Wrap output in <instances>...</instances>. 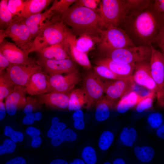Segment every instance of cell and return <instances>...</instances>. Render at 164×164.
<instances>
[{"label": "cell", "instance_id": "cell-50", "mask_svg": "<svg viewBox=\"0 0 164 164\" xmlns=\"http://www.w3.org/2000/svg\"><path fill=\"white\" fill-rule=\"evenodd\" d=\"M26 133L32 138L37 136H39L41 134L40 130L33 126H29L26 129Z\"/></svg>", "mask_w": 164, "mask_h": 164}, {"label": "cell", "instance_id": "cell-36", "mask_svg": "<svg viewBox=\"0 0 164 164\" xmlns=\"http://www.w3.org/2000/svg\"><path fill=\"white\" fill-rule=\"evenodd\" d=\"M149 8L161 25L164 24V0L152 1Z\"/></svg>", "mask_w": 164, "mask_h": 164}, {"label": "cell", "instance_id": "cell-13", "mask_svg": "<svg viewBox=\"0 0 164 164\" xmlns=\"http://www.w3.org/2000/svg\"><path fill=\"white\" fill-rule=\"evenodd\" d=\"M37 62L45 72L50 76L68 73L78 70L75 63L71 59L55 60L39 58Z\"/></svg>", "mask_w": 164, "mask_h": 164}, {"label": "cell", "instance_id": "cell-56", "mask_svg": "<svg viewBox=\"0 0 164 164\" xmlns=\"http://www.w3.org/2000/svg\"><path fill=\"white\" fill-rule=\"evenodd\" d=\"M156 135L159 138L164 140V123L157 129Z\"/></svg>", "mask_w": 164, "mask_h": 164}, {"label": "cell", "instance_id": "cell-51", "mask_svg": "<svg viewBox=\"0 0 164 164\" xmlns=\"http://www.w3.org/2000/svg\"><path fill=\"white\" fill-rule=\"evenodd\" d=\"M25 159L21 156L15 157L8 161L5 164H26Z\"/></svg>", "mask_w": 164, "mask_h": 164}, {"label": "cell", "instance_id": "cell-45", "mask_svg": "<svg viewBox=\"0 0 164 164\" xmlns=\"http://www.w3.org/2000/svg\"><path fill=\"white\" fill-rule=\"evenodd\" d=\"M42 114L40 112L32 113L26 115L22 119L23 123L25 125H30L33 124L35 121H38L42 118Z\"/></svg>", "mask_w": 164, "mask_h": 164}, {"label": "cell", "instance_id": "cell-14", "mask_svg": "<svg viewBox=\"0 0 164 164\" xmlns=\"http://www.w3.org/2000/svg\"><path fill=\"white\" fill-rule=\"evenodd\" d=\"M135 83L156 93L157 87L151 72L149 62L144 61L135 63L132 76Z\"/></svg>", "mask_w": 164, "mask_h": 164}, {"label": "cell", "instance_id": "cell-3", "mask_svg": "<svg viewBox=\"0 0 164 164\" xmlns=\"http://www.w3.org/2000/svg\"><path fill=\"white\" fill-rule=\"evenodd\" d=\"M68 30L60 20L50 23L33 39L28 54L34 51L38 53L49 47L63 43Z\"/></svg>", "mask_w": 164, "mask_h": 164}, {"label": "cell", "instance_id": "cell-54", "mask_svg": "<svg viewBox=\"0 0 164 164\" xmlns=\"http://www.w3.org/2000/svg\"><path fill=\"white\" fill-rule=\"evenodd\" d=\"M73 125L76 129L78 130H83L85 127V122L84 120L74 121Z\"/></svg>", "mask_w": 164, "mask_h": 164}, {"label": "cell", "instance_id": "cell-9", "mask_svg": "<svg viewBox=\"0 0 164 164\" xmlns=\"http://www.w3.org/2000/svg\"><path fill=\"white\" fill-rule=\"evenodd\" d=\"M42 67L37 64L31 66L12 64L6 69V73L10 80L15 85L26 87L32 75L42 70Z\"/></svg>", "mask_w": 164, "mask_h": 164}, {"label": "cell", "instance_id": "cell-29", "mask_svg": "<svg viewBox=\"0 0 164 164\" xmlns=\"http://www.w3.org/2000/svg\"><path fill=\"white\" fill-rule=\"evenodd\" d=\"M134 151L137 159L143 163H148L151 161L155 155L153 148L148 145L137 146L135 147Z\"/></svg>", "mask_w": 164, "mask_h": 164}, {"label": "cell", "instance_id": "cell-27", "mask_svg": "<svg viewBox=\"0 0 164 164\" xmlns=\"http://www.w3.org/2000/svg\"><path fill=\"white\" fill-rule=\"evenodd\" d=\"M100 36L83 34L76 40V45L80 51L87 54L94 47L96 43L100 41Z\"/></svg>", "mask_w": 164, "mask_h": 164}, {"label": "cell", "instance_id": "cell-60", "mask_svg": "<svg viewBox=\"0 0 164 164\" xmlns=\"http://www.w3.org/2000/svg\"><path fill=\"white\" fill-rule=\"evenodd\" d=\"M69 164H86L84 161L80 158H76L73 159Z\"/></svg>", "mask_w": 164, "mask_h": 164}, {"label": "cell", "instance_id": "cell-26", "mask_svg": "<svg viewBox=\"0 0 164 164\" xmlns=\"http://www.w3.org/2000/svg\"><path fill=\"white\" fill-rule=\"evenodd\" d=\"M114 103V101L106 96H104L98 101L96 103L95 112L96 120L101 122L107 120L110 115L111 108Z\"/></svg>", "mask_w": 164, "mask_h": 164}, {"label": "cell", "instance_id": "cell-41", "mask_svg": "<svg viewBox=\"0 0 164 164\" xmlns=\"http://www.w3.org/2000/svg\"><path fill=\"white\" fill-rule=\"evenodd\" d=\"M147 121L151 128L157 129L162 125L163 121L162 116L159 112L152 113L148 116Z\"/></svg>", "mask_w": 164, "mask_h": 164}, {"label": "cell", "instance_id": "cell-59", "mask_svg": "<svg viewBox=\"0 0 164 164\" xmlns=\"http://www.w3.org/2000/svg\"><path fill=\"white\" fill-rule=\"evenodd\" d=\"M111 164H126L124 159L121 157H118L115 159Z\"/></svg>", "mask_w": 164, "mask_h": 164}, {"label": "cell", "instance_id": "cell-17", "mask_svg": "<svg viewBox=\"0 0 164 164\" xmlns=\"http://www.w3.org/2000/svg\"><path fill=\"white\" fill-rule=\"evenodd\" d=\"M76 39L75 36L69 29L64 41L69 55L74 62L85 69L89 70L92 66L87 54L81 52L77 50L76 45Z\"/></svg>", "mask_w": 164, "mask_h": 164}, {"label": "cell", "instance_id": "cell-8", "mask_svg": "<svg viewBox=\"0 0 164 164\" xmlns=\"http://www.w3.org/2000/svg\"><path fill=\"white\" fill-rule=\"evenodd\" d=\"M151 54L149 61L152 77L157 87L156 96L158 103L163 106L164 102V63L162 53L151 45Z\"/></svg>", "mask_w": 164, "mask_h": 164}, {"label": "cell", "instance_id": "cell-49", "mask_svg": "<svg viewBox=\"0 0 164 164\" xmlns=\"http://www.w3.org/2000/svg\"><path fill=\"white\" fill-rule=\"evenodd\" d=\"M12 63L0 52V74L5 69H6Z\"/></svg>", "mask_w": 164, "mask_h": 164}, {"label": "cell", "instance_id": "cell-63", "mask_svg": "<svg viewBox=\"0 0 164 164\" xmlns=\"http://www.w3.org/2000/svg\"><path fill=\"white\" fill-rule=\"evenodd\" d=\"M103 164H111V163L109 162H105Z\"/></svg>", "mask_w": 164, "mask_h": 164}, {"label": "cell", "instance_id": "cell-6", "mask_svg": "<svg viewBox=\"0 0 164 164\" xmlns=\"http://www.w3.org/2000/svg\"><path fill=\"white\" fill-rule=\"evenodd\" d=\"M98 49L102 54L117 49L135 46L122 28L110 26L101 31Z\"/></svg>", "mask_w": 164, "mask_h": 164}, {"label": "cell", "instance_id": "cell-61", "mask_svg": "<svg viewBox=\"0 0 164 164\" xmlns=\"http://www.w3.org/2000/svg\"><path fill=\"white\" fill-rule=\"evenodd\" d=\"M158 45L160 49L164 63V45L159 44Z\"/></svg>", "mask_w": 164, "mask_h": 164}, {"label": "cell", "instance_id": "cell-57", "mask_svg": "<svg viewBox=\"0 0 164 164\" xmlns=\"http://www.w3.org/2000/svg\"><path fill=\"white\" fill-rule=\"evenodd\" d=\"M14 129L11 127L9 126H6L4 129V135L6 136L9 137L11 133Z\"/></svg>", "mask_w": 164, "mask_h": 164}, {"label": "cell", "instance_id": "cell-16", "mask_svg": "<svg viewBox=\"0 0 164 164\" xmlns=\"http://www.w3.org/2000/svg\"><path fill=\"white\" fill-rule=\"evenodd\" d=\"M53 14L50 9L44 12L24 19V21L34 39L45 26L52 22Z\"/></svg>", "mask_w": 164, "mask_h": 164}, {"label": "cell", "instance_id": "cell-33", "mask_svg": "<svg viewBox=\"0 0 164 164\" xmlns=\"http://www.w3.org/2000/svg\"><path fill=\"white\" fill-rule=\"evenodd\" d=\"M0 101H3L13 90L15 85L8 77L6 72L0 74Z\"/></svg>", "mask_w": 164, "mask_h": 164}, {"label": "cell", "instance_id": "cell-44", "mask_svg": "<svg viewBox=\"0 0 164 164\" xmlns=\"http://www.w3.org/2000/svg\"><path fill=\"white\" fill-rule=\"evenodd\" d=\"M101 0H79L74 3L76 5L96 11L98 8Z\"/></svg>", "mask_w": 164, "mask_h": 164}, {"label": "cell", "instance_id": "cell-34", "mask_svg": "<svg viewBox=\"0 0 164 164\" xmlns=\"http://www.w3.org/2000/svg\"><path fill=\"white\" fill-rule=\"evenodd\" d=\"M136 130L133 128H123L119 135V139L124 145L131 147L133 146L137 138Z\"/></svg>", "mask_w": 164, "mask_h": 164}, {"label": "cell", "instance_id": "cell-11", "mask_svg": "<svg viewBox=\"0 0 164 164\" xmlns=\"http://www.w3.org/2000/svg\"><path fill=\"white\" fill-rule=\"evenodd\" d=\"M104 83V93L109 99L114 101L121 99L133 91L136 84L132 76L124 79L111 80Z\"/></svg>", "mask_w": 164, "mask_h": 164}, {"label": "cell", "instance_id": "cell-39", "mask_svg": "<svg viewBox=\"0 0 164 164\" xmlns=\"http://www.w3.org/2000/svg\"><path fill=\"white\" fill-rule=\"evenodd\" d=\"M156 96L155 93L150 91L145 97L141 101L136 105V110L138 113H142L152 108L154 100Z\"/></svg>", "mask_w": 164, "mask_h": 164}, {"label": "cell", "instance_id": "cell-10", "mask_svg": "<svg viewBox=\"0 0 164 164\" xmlns=\"http://www.w3.org/2000/svg\"><path fill=\"white\" fill-rule=\"evenodd\" d=\"M0 52L12 64L31 66L38 64L37 61L30 58L28 55L15 43L4 40L0 43Z\"/></svg>", "mask_w": 164, "mask_h": 164}, {"label": "cell", "instance_id": "cell-12", "mask_svg": "<svg viewBox=\"0 0 164 164\" xmlns=\"http://www.w3.org/2000/svg\"><path fill=\"white\" fill-rule=\"evenodd\" d=\"M82 88L91 105L96 104L104 96V83L94 71H89L86 74L83 79Z\"/></svg>", "mask_w": 164, "mask_h": 164}, {"label": "cell", "instance_id": "cell-4", "mask_svg": "<svg viewBox=\"0 0 164 164\" xmlns=\"http://www.w3.org/2000/svg\"><path fill=\"white\" fill-rule=\"evenodd\" d=\"M96 11L99 13L105 29L110 26L119 27L128 15L125 0H102Z\"/></svg>", "mask_w": 164, "mask_h": 164}, {"label": "cell", "instance_id": "cell-2", "mask_svg": "<svg viewBox=\"0 0 164 164\" xmlns=\"http://www.w3.org/2000/svg\"><path fill=\"white\" fill-rule=\"evenodd\" d=\"M60 20L79 36L87 34L100 36L101 31L105 29L101 18L96 11L75 3L62 15Z\"/></svg>", "mask_w": 164, "mask_h": 164}, {"label": "cell", "instance_id": "cell-53", "mask_svg": "<svg viewBox=\"0 0 164 164\" xmlns=\"http://www.w3.org/2000/svg\"><path fill=\"white\" fill-rule=\"evenodd\" d=\"M32 140L31 143V146L34 148L39 147L42 143V139L41 137L37 136L32 138Z\"/></svg>", "mask_w": 164, "mask_h": 164}, {"label": "cell", "instance_id": "cell-19", "mask_svg": "<svg viewBox=\"0 0 164 164\" xmlns=\"http://www.w3.org/2000/svg\"><path fill=\"white\" fill-rule=\"evenodd\" d=\"M94 63L97 65L105 66L117 75L124 77L132 76L135 66V63H122L106 57L94 61Z\"/></svg>", "mask_w": 164, "mask_h": 164}, {"label": "cell", "instance_id": "cell-21", "mask_svg": "<svg viewBox=\"0 0 164 164\" xmlns=\"http://www.w3.org/2000/svg\"><path fill=\"white\" fill-rule=\"evenodd\" d=\"M69 100L67 108L70 111H76L83 107H90L91 105L84 91L82 88L72 90L69 94Z\"/></svg>", "mask_w": 164, "mask_h": 164}, {"label": "cell", "instance_id": "cell-58", "mask_svg": "<svg viewBox=\"0 0 164 164\" xmlns=\"http://www.w3.org/2000/svg\"><path fill=\"white\" fill-rule=\"evenodd\" d=\"M50 164H69L68 162L65 160L58 159L52 160Z\"/></svg>", "mask_w": 164, "mask_h": 164}, {"label": "cell", "instance_id": "cell-5", "mask_svg": "<svg viewBox=\"0 0 164 164\" xmlns=\"http://www.w3.org/2000/svg\"><path fill=\"white\" fill-rule=\"evenodd\" d=\"M6 37L10 38L18 47L29 55L28 52L33 40L31 34L24 22V19L15 16L9 27L5 29H0V43Z\"/></svg>", "mask_w": 164, "mask_h": 164}, {"label": "cell", "instance_id": "cell-46", "mask_svg": "<svg viewBox=\"0 0 164 164\" xmlns=\"http://www.w3.org/2000/svg\"><path fill=\"white\" fill-rule=\"evenodd\" d=\"M36 104L37 101L35 98L30 97H27L26 103L23 110V112L26 115L32 113Z\"/></svg>", "mask_w": 164, "mask_h": 164}, {"label": "cell", "instance_id": "cell-7", "mask_svg": "<svg viewBox=\"0 0 164 164\" xmlns=\"http://www.w3.org/2000/svg\"><path fill=\"white\" fill-rule=\"evenodd\" d=\"M151 54L150 46H135L115 49L102 54L116 62L129 64L149 62Z\"/></svg>", "mask_w": 164, "mask_h": 164}, {"label": "cell", "instance_id": "cell-38", "mask_svg": "<svg viewBox=\"0 0 164 164\" xmlns=\"http://www.w3.org/2000/svg\"><path fill=\"white\" fill-rule=\"evenodd\" d=\"M81 157L86 164H96L97 161L96 150L90 145H86L83 149L81 152Z\"/></svg>", "mask_w": 164, "mask_h": 164}, {"label": "cell", "instance_id": "cell-55", "mask_svg": "<svg viewBox=\"0 0 164 164\" xmlns=\"http://www.w3.org/2000/svg\"><path fill=\"white\" fill-rule=\"evenodd\" d=\"M6 112L5 103L3 101H0V120L4 119Z\"/></svg>", "mask_w": 164, "mask_h": 164}, {"label": "cell", "instance_id": "cell-30", "mask_svg": "<svg viewBox=\"0 0 164 164\" xmlns=\"http://www.w3.org/2000/svg\"><path fill=\"white\" fill-rule=\"evenodd\" d=\"M8 0H1L0 1V29H5L12 23L14 19L8 7Z\"/></svg>", "mask_w": 164, "mask_h": 164}, {"label": "cell", "instance_id": "cell-40", "mask_svg": "<svg viewBox=\"0 0 164 164\" xmlns=\"http://www.w3.org/2000/svg\"><path fill=\"white\" fill-rule=\"evenodd\" d=\"M25 5V1L22 0H9L8 7L13 16H19Z\"/></svg>", "mask_w": 164, "mask_h": 164}, {"label": "cell", "instance_id": "cell-22", "mask_svg": "<svg viewBox=\"0 0 164 164\" xmlns=\"http://www.w3.org/2000/svg\"><path fill=\"white\" fill-rule=\"evenodd\" d=\"M38 53L39 58L42 59L55 60L71 59L64 42L46 48Z\"/></svg>", "mask_w": 164, "mask_h": 164}, {"label": "cell", "instance_id": "cell-20", "mask_svg": "<svg viewBox=\"0 0 164 164\" xmlns=\"http://www.w3.org/2000/svg\"><path fill=\"white\" fill-rule=\"evenodd\" d=\"M56 92L39 95L41 102L47 105L64 109L67 108L69 100V94Z\"/></svg>", "mask_w": 164, "mask_h": 164}, {"label": "cell", "instance_id": "cell-48", "mask_svg": "<svg viewBox=\"0 0 164 164\" xmlns=\"http://www.w3.org/2000/svg\"><path fill=\"white\" fill-rule=\"evenodd\" d=\"M9 137L11 140L16 143L18 142H21L23 140L24 135L21 132L14 130Z\"/></svg>", "mask_w": 164, "mask_h": 164}, {"label": "cell", "instance_id": "cell-15", "mask_svg": "<svg viewBox=\"0 0 164 164\" xmlns=\"http://www.w3.org/2000/svg\"><path fill=\"white\" fill-rule=\"evenodd\" d=\"M26 87L15 85L12 91L5 98L6 112L10 116L15 114L17 110L24 107L27 102Z\"/></svg>", "mask_w": 164, "mask_h": 164}, {"label": "cell", "instance_id": "cell-35", "mask_svg": "<svg viewBox=\"0 0 164 164\" xmlns=\"http://www.w3.org/2000/svg\"><path fill=\"white\" fill-rule=\"evenodd\" d=\"M114 139V135L112 132L109 130L104 131L98 141L99 148L103 151L108 150L112 145Z\"/></svg>", "mask_w": 164, "mask_h": 164}, {"label": "cell", "instance_id": "cell-47", "mask_svg": "<svg viewBox=\"0 0 164 164\" xmlns=\"http://www.w3.org/2000/svg\"><path fill=\"white\" fill-rule=\"evenodd\" d=\"M153 43H156L157 45H164V24L160 26Z\"/></svg>", "mask_w": 164, "mask_h": 164}, {"label": "cell", "instance_id": "cell-37", "mask_svg": "<svg viewBox=\"0 0 164 164\" xmlns=\"http://www.w3.org/2000/svg\"><path fill=\"white\" fill-rule=\"evenodd\" d=\"M94 72L99 77L111 80L122 79L124 77L116 74L106 67L102 65H96L94 67Z\"/></svg>", "mask_w": 164, "mask_h": 164}, {"label": "cell", "instance_id": "cell-1", "mask_svg": "<svg viewBox=\"0 0 164 164\" xmlns=\"http://www.w3.org/2000/svg\"><path fill=\"white\" fill-rule=\"evenodd\" d=\"M161 24L148 8L143 12L128 15L122 29L135 46H150L153 43Z\"/></svg>", "mask_w": 164, "mask_h": 164}, {"label": "cell", "instance_id": "cell-24", "mask_svg": "<svg viewBox=\"0 0 164 164\" xmlns=\"http://www.w3.org/2000/svg\"><path fill=\"white\" fill-rule=\"evenodd\" d=\"M53 1L51 0H26L24 9L19 17L27 18L32 15L42 13Z\"/></svg>", "mask_w": 164, "mask_h": 164}, {"label": "cell", "instance_id": "cell-52", "mask_svg": "<svg viewBox=\"0 0 164 164\" xmlns=\"http://www.w3.org/2000/svg\"><path fill=\"white\" fill-rule=\"evenodd\" d=\"M72 117L74 121L84 120V114L83 111L81 109L74 111Z\"/></svg>", "mask_w": 164, "mask_h": 164}, {"label": "cell", "instance_id": "cell-43", "mask_svg": "<svg viewBox=\"0 0 164 164\" xmlns=\"http://www.w3.org/2000/svg\"><path fill=\"white\" fill-rule=\"evenodd\" d=\"M16 145L10 139H5L2 145H0V155L13 152L16 148Z\"/></svg>", "mask_w": 164, "mask_h": 164}, {"label": "cell", "instance_id": "cell-31", "mask_svg": "<svg viewBox=\"0 0 164 164\" xmlns=\"http://www.w3.org/2000/svg\"><path fill=\"white\" fill-rule=\"evenodd\" d=\"M77 138V134L74 130L66 128L59 135L51 138V143L53 146L56 147L65 142H74Z\"/></svg>", "mask_w": 164, "mask_h": 164}, {"label": "cell", "instance_id": "cell-32", "mask_svg": "<svg viewBox=\"0 0 164 164\" xmlns=\"http://www.w3.org/2000/svg\"><path fill=\"white\" fill-rule=\"evenodd\" d=\"M76 0H55L50 7L53 14V17L57 20H60L62 15L66 11Z\"/></svg>", "mask_w": 164, "mask_h": 164}, {"label": "cell", "instance_id": "cell-23", "mask_svg": "<svg viewBox=\"0 0 164 164\" xmlns=\"http://www.w3.org/2000/svg\"><path fill=\"white\" fill-rule=\"evenodd\" d=\"M80 80L78 70L68 73L64 76L62 75L57 86L51 92L67 94L72 90Z\"/></svg>", "mask_w": 164, "mask_h": 164}, {"label": "cell", "instance_id": "cell-28", "mask_svg": "<svg viewBox=\"0 0 164 164\" xmlns=\"http://www.w3.org/2000/svg\"><path fill=\"white\" fill-rule=\"evenodd\" d=\"M150 0H125L128 15L141 13L147 9L152 2Z\"/></svg>", "mask_w": 164, "mask_h": 164}, {"label": "cell", "instance_id": "cell-25", "mask_svg": "<svg viewBox=\"0 0 164 164\" xmlns=\"http://www.w3.org/2000/svg\"><path fill=\"white\" fill-rule=\"evenodd\" d=\"M147 96H142L133 91L121 97L116 105L117 111L124 113L130 109L136 106L137 104Z\"/></svg>", "mask_w": 164, "mask_h": 164}, {"label": "cell", "instance_id": "cell-64", "mask_svg": "<svg viewBox=\"0 0 164 164\" xmlns=\"http://www.w3.org/2000/svg\"><path fill=\"white\" fill-rule=\"evenodd\" d=\"M163 107H164V104H163Z\"/></svg>", "mask_w": 164, "mask_h": 164}, {"label": "cell", "instance_id": "cell-42", "mask_svg": "<svg viewBox=\"0 0 164 164\" xmlns=\"http://www.w3.org/2000/svg\"><path fill=\"white\" fill-rule=\"evenodd\" d=\"M67 125L64 123L59 122L56 123L51 124V125L47 132V136L49 138L58 135L66 128Z\"/></svg>", "mask_w": 164, "mask_h": 164}, {"label": "cell", "instance_id": "cell-62", "mask_svg": "<svg viewBox=\"0 0 164 164\" xmlns=\"http://www.w3.org/2000/svg\"><path fill=\"white\" fill-rule=\"evenodd\" d=\"M59 122V118L56 116L54 117L51 120V124L56 123Z\"/></svg>", "mask_w": 164, "mask_h": 164}, {"label": "cell", "instance_id": "cell-18", "mask_svg": "<svg viewBox=\"0 0 164 164\" xmlns=\"http://www.w3.org/2000/svg\"><path fill=\"white\" fill-rule=\"evenodd\" d=\"M49 76L42 70L34 73L26 87L27 93L31 95H35L48 92Z\"/></svg>", "mask_w": 164, "mask_h": 164}]
</instances>
